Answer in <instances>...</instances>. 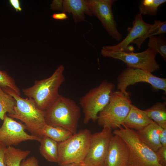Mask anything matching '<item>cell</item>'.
I'll use <instances>...</instances> for the list:
<instances>
[{
	"instance_id": "1",
	"label": "cell",
	"mask_w": 166,
	"mask_h": 166,
	"mask_svg": "<svg viewBox=\"0 0 166 166\" xmlns=\"http://www.w3.org/2000/svg\"><path fill=\"white\" fill-rule=\"evenodd\" d=\"M64 69L63 65H60L50 77L35 80L33 86L23 89L24 94L33 99L39 109L46 110L55 102L60 95L59 89L65 81Z\"/></svg>"
},
{
	"instance_id": "2",
	"label": "cell",
	"mask_w": 166,
	"mask_h": 166,
	"mask_svg": "<svg viewBox=\"0 0 166 166\" xmlns=\"http://www.w3.org/2000/svg\"><path fill=\"white\" fill-rule=\"evenodd\" d=\"M2 88L12 96L16 102V105L14 107V113L8 116L20 120L24 123L26 129L31 135L41 138L43 136L41 134L42 131L46 124L45 111L39 109L33 99L23 98L9 88Z\"/></svg>"
},
{
	"instance_id": "3",
	"label": "cell",
	"mask_w": 166,
	"mask_h": 166,
	"mask_svg": "<svg viewBox=\"0 0 166 166\" xmlns=\"http://www.w3.org/2000/svg\"><path fill=\"white\" fill-rule=\"evenodd\" d=\"M45 112L46 124L61 127L73 134L77 132L81 110L73 100L60 94L55 102Z\"/></svg>"
},
{
	"instance_id": "4",
	"label": "cell",
	"mask_w": 166,
	"mask_h": 166,
	"mask_svg": "<svg viewBox=\"0 0 166 166\" xmlns=\"http://www.w3.org/2000/svg\"><path fill=\"white\" fill-rule=\"evenodd\" d=\"M113 133L119 136L127 144L129 150L127 165L129 166H163L156 152L140 139L135 130L122 126Z\"/></svg>"
},
{
	"instance_id": "5",
	"label": "cell",
	"mask_w": 166,
	"mask_h": 166,
	"mask_svg": "<svg viewBox=\"0 0 166 166\" xmlns=\"http://www.w3.org/2000/svg\"><path fill=\"white\" fill-rule=\"evenodd\" d=\"M130 95L119 90L113 92L109 103L98 114V125L112 129L122 126L132 105Z\"/></svg>"
},
{
	"instance_id": "6",
	"label": "cell",
	"mask_w": 166,
	"mask_h": 166,
	"mask_svg": "<svg viewBox=\"0 0 166 166\" xmlns=\"http://www.w3.org/2000/svg\"><path fill=\"white\" fill-rule=\"evenodd\" d=\"M91 135L88 129L80 130L58 143V164L61 166L83 162L88 151Z\"/></svg>"
},
{
	"instance_id": "7",
	"label": "cell",
	"mask_w": 166,
	"mask_h": 166,
	"mask_svg": "<svg viewBox=\"0 0 166 166\" xmlns=\"http://www.w3.org/2000/svg\"><path fill=\"white\" fill-rule=\"evenodd\" d=\"M115 88L113 83L104 80L81 98L79 103L84 114V124L91 120L94 122L97 121L99 113L109 103Z\"/></svg>"
},
{
	"instance_id": "8",
	"label": "cell",
	"mask_w": 166,
	"mask_h": 166,
	"mask_svg": "<svg viewBox=\"0 0 166 166\" xmlns=\"http://www.w3.org/2000/svg\"><path fill=\"white\" fill-rule=\"evenodd\" d=\"M101 53L104 57L120 60L128 67L140 69L152 73L160 68V65L155 59L157 53L148 48L139 53L111 51L102 49Z\"/></svg>"
},
{
	"instance_id": "9",
	"label": "cell",
	"mask_w": 166,
	"mask_h": 166,
	"mask_svg": "<svg viewBox=\"0 0 166 166\" xmlns=\"http://www.w3.org/2000/svg\"><path fill=\"white\" fill-rule=\"evenodd\" d=\"M117 89L126 95L130 94L127 91V88L139 82L150 84L153 90H160L166 92V79L159 77L152 73L143 69L127 67L117 78Z\"/></svg>"
},
{
	"instance_id": "10",
	"label": "cell",
	"mask_w": 166,
	"mask_h": 166,
	"mask_svg": "<svg viewBox=\"0 0 166 166\" xmlns=\"http://www.w3.org/2000/svg\"><path fill=\"white\" fill-rule=\"evenodd\" d=\"M113 135L112 129L106 127L92 134L88 151L83 162L85 166H105L109 143Z\"/></svg>"
},
{
	"instance_id": "11",
	"label": "cell",
	"mask_w": 166,
	"mask_h": 166,
	"mask_svg": "<svg viewBox=\"0 0 166 166\" xmlns=\"http://www.w3.org/2000/svg\"><path fill=\"white\" fill-rule=\"evenodd\" d=\"M115 0H88V6L92 14L97 17L108 34L116 41L123 39L117 29L112 9Z\"/></svg>"
},
{
	"instance_id": "12",
	"label": "cell",
	"mask_w": 166,
	"mask_h": 166,
	"mask_svg": "<svg viewBox=\"0 0 166 166\" xmlns=\"http://www.w3.org/2000/svg\"><path fill=\"white\" fill-rule=\"evenodd\" d=\"M0 128V143L6 147L16 145L28 140L40 141L41 138L29 134L25 131L26 128L24 124L15 121L6 114Z\"/></svg>"
},
{
	"instance_id": "13",
	"label": "cell",
	"mask_w": 166,
	"mask_h": 166,
	"mask_svg": "<svg viewBox=\"0 0 166 166\" xmlns=\"http://www.w3.org/2000/svg\"><path fill=\"white\" fill-rule=\"evenodd\" d=\"M152 24L145 22L142 15L136 14L135 16L131 27L128 29V33L125 38L120 42L115 45L104 46L102 49L111 51L132 52L128 48L130 43L144 35L150 29Z\"/></svg>"
},
{
	"instance_id": "14",
	"label": "cell",
	"mask_w": 166,
	"mask_h": 166,
	"mask_svg": "<svg viewBox=\"0 0 166 166\" xmlns=\"http://www.w3.org/2000/svg\"><path fill=\"white\" fill-rule=\"evenodd\" d=\"M129 156L127 144L119 136L113 134L109 143L105 166H126Z\"/></svg>"
},
{
	"instance_id": "15",
	"label": "cell",
	"mask_w": 166,
	"mask_h": 166,
	"mask_svg": "<svg viewBox=\"0 0 166 166\" xmlns=\"http://www.w3.org/2000/svg\"><path fill=\"white\" fill-rule=\"evenodd\" d=\"M62 12L71 13L75 24L87 22L85 14L93 16L88 6V0H64Z\"/></svg>"
},
{
	"instance_id": "16",
	"label": "cell",
	"mask_w": 166,
	"mask_h": 166,
	"mask_svg": "<svg viewBox=\"0 0 166 166\" xmlns=\"http://www.w3.org/2000/svg\"><path fill=\"white\" fill-rule=\"evenodd\" d=\"M154 122L147 116L144 110L132 105L122 126L137 131Z\"/></svg>"
},
{
	"instance_id": "17",
	"label": "cell",
	"mask_w": 166,
	"mask_h": 166,
	"mask_svg": "<svg viewBox=\"0 0 166 166\" xmlns=\"http://www.w3.org/2000/svg\"><path fill=\"white\" fill-rule=\"evenodd\" d=\"M161 128L154 122L140 130L135 131L141 140L156 152L162 146L159 138Z\"/></svg>"
},
{
	"instance_id": "18",
	"label": "cell",
	"mask_w": 166,
	"mask_h": 166,
	"mask_svg": "<svg viewBox=\"0 0 166 166\" xmlns=\"http://www.w3.org/2000/svg\"><path fill=\"white\" fill-rule=\"evenodd\" d=\"M39 142L41 155L49 162L57 163L58 143L45 136L42 137Z\"/></svg>"
},
{
	"instance_id": "19",
	"label": "cell",
	"mask_w": 166,
	"mask_h": 166,
	"mask_svg": "<svg viewBox=\"0 0 166 166\" xmlns=\"http://www.w3.org/2000/svg\"><path fill=\"white\" fill-rule=\"evenodd\" d=\"M145 112L147 116L163 128H166V103H156Z\"/></svg>"
},
{
	"instance_id": "20",
	"label": "cell",
	"mask_w": 166,
	"mask_h": 166,
	"mask_svg": "<svg viewBox=\"0 0 166 166\" xmlns=\"http://www.w3.org/2000/svg\"><path fill=\"white\" fill-rule=\"evenodd\" d=\"M30 152L29 150H23L12 146L6 147L4 155L6 166H20L22 161Z\"/></svg>"
},
{
	"instance_id": "21",
	"label": "cell",
	"mask_w": 166,
	"mask_h": 166,
	"mask_svg": "<svg viewBox=\"0 0 166 166\" xmlns=\"http://www.w3.org/2000/svg\"><path fill=\"white\" fill-rule=\"evenodd\" d=\"M42 136L48 137L58 143L66 140L73 134L69 131L59 126H53L46 124L43 128Z\"/></svg>"
},
{
	"instance_id": "22",
	"label": "cell",
	"mask_w": 166,
	"mask_h": 166,
	"mask_svg": "<svg viewBox=\"0 0 166 166\" xmlns=\"http://www.w3.org/2000/svg\"><path fill=\"white\" fill-rule=\"evenodd\" d=\"M166 33V22L155 20L153 24L147 33L143 36L133 41L132 43L136 44L138 49L141 48L144 41L148 38Z\"/></svg>"
},
{
	"instance_id": "23",
	"label": "cell",
	"mask_w": 166,
	"mask_h": 166,
	"mask_svg": "<svg viewBox=\"0 0 166 166\" xmlns=\"http://www.w3.org/2000/svg\"><path fill=\"white\" fill-rule=\"evenodd\" d=\"M16 105L15 99L4 92L0 86V119L3 121L7 113L8 115L13 114L14 107Z\"/></svg>"
},
{
	"instance_id": "24",
	"label": "cell",
	"mask_w": 166,
	"mask_h": 166,
	"mask_svg": "<svg viewBox=\"0 0 166 166\" xmlns=\"http://www.w3.org/2000/svg\"><path fill=\"white\" fill-rule=\"evenodd\" d=\"M166 2V0H143L139 6V14L142 15L155 16L158 7Z\"/></svg>"
},
{
	"instance_id": "25",
	"label": "cell",
	"mask_w": 166,
	"mask_h": 166,
	"mask_svg": "<svg viewBox=\"0 0 166 166\" xmlns=\"http://www.w3.org/2000/svg\"><path fill=\"white\" fill-rule=\"evenodd\" d=\"M148 48L151 49L160 55L163 59L166 60V43L162 38L156 36L149 38Z\"/></svg>"
},
{
	"instance_id": "26",
	"label": "cell",
	"mask_w": 166,
	"mask_h": 166,
	"mask_svg": "<svg viewBox=\"0 0 166 166\" xmlns=\"http://www.w3.org/2000/svg\"><path fill=\"white\" fill-rule=\"evenodd\" d=\"M0 86L2 88L8 87L21 95L20 90L16 85L14 79L5 71L0 70Z\"/></svg>"
},
{
	"instance_id": "27",
	"label": "cell",
	"mask_w": 166,
	"mask_h": 166,
	"mask_svg": "<svg viewBox=\"0 0 166 166\" xmlns=\"http://www.w3.org/2000/svg\"><path fill=\"white\" fill-rule=\"evenodd\" d=\"M156 152L160 164L166 166V146H162Z\"/></svg>"
},
{
	"instance_id": "28",
	"label": "cell",
	"mask_w": 166,
	"mask_h": 166,
	"mask_svg": "<svg viewBox=\"0 0 166 166\" xmlns=\"http://www.w3.org/2000/svg\"><path fill=\"white\" fill-rule=\"evenodd\" d=\"M20 166H40L38 160L34 156L30 157L23 160Z\"/></svg>"
},
{
	"instance_id": "29",
	"label": "cell",
	"mask_w": 166,
	"mask_h": 166,
	"mask_svg": "<svg viewBox=\"0 0 166 166\" xmlns=\"http://www.w3.org/2000/svg\"><path fill=\"white\" fill-rule=\"evenodd\" d=\"M63 2V0H53L50 5V9L62 11Z\"/></svg>"
},
{
	"instance_id": "30",
	"label": "cell",
	"mask_w": 166,
	"mask_h": 166,
	"mask_svg": "<svg viewBox=\"0 0 166 166\" xmlns=\"http://www.w3.org/2000/svg\"><path fill=\"white\" fill-rule=\"evenodd\" d=\"M159 138L162 146H166V128H161L159 133Z\"/></svg>"
},
{
	"instance_id": "31",
	"label": "cell",
	"mask_w": 166,
	"mask_h": 166,
	"mask_svg": "<svg viewBox=\"0 0 166 166\" xmlns=\"http://www.w3.org/2000/svg\"><path fill=\"white\" fill-rule=\"evenodd\" d=\"M6 148L4 145L0 143V166H6L4 155Z\"/></svg>"
},
{
	"instance_id": "32",
	"label": "cell",
	"mask_w": 166,
	"mask_h": 166,
	"mask_svg": "<svg viewBox=\"0 0 166 166\" xmlns=\"http://www.w3.org/2000/svg\"><path fill=\"white\" fill-rule=\"evenodd\" d=\"M52 17L54 19L58 20H64L68 18L66 13L64 12L54 13L52 15Z\"/></svg>"
},
{
	"instance_id": "33",
	"label": "cell",
	"mask_w": 166,
	"mask_h": 166,
	"mask_svg": "<svg viewBox=\"0 0 166 166\" xmlns=\"http://www.w3.org/2000/svg\"><path fill=\"white\" fill-rule=\"evenodd\" d=\"M9 2L10 5L17 12L22 11V8L21 7L19 0H10Z\"/></svg>"
},
{
	"instance_id": "34",
	"label": "cell",
	"mask_w": 166,
	"mask_h": 166,
	"mask_svg": "<svg viewBox=\"0 0 166 166\" xmlns=\"http://www.w3.org/2000/svg\"><path fill=\"white\" fill-rule=\"evenodd\" d=\"M61 166H85L83 162L73 163Z\"/></svg>"
},
{
	"instance_id": "35",
	"label": "cell",
	"mask_w": 166,
	"mask_h": 166,
	"mask_svg": "<svg viewBox=\"0 0 166 166\" xmlns=\"http://www.w3.org/2000/svg\"><path fill=\"white\" fill-rule=\"evenodd\" d=\"M126 166H128V165H126Z\"/></svg>"
}]
</instances>
